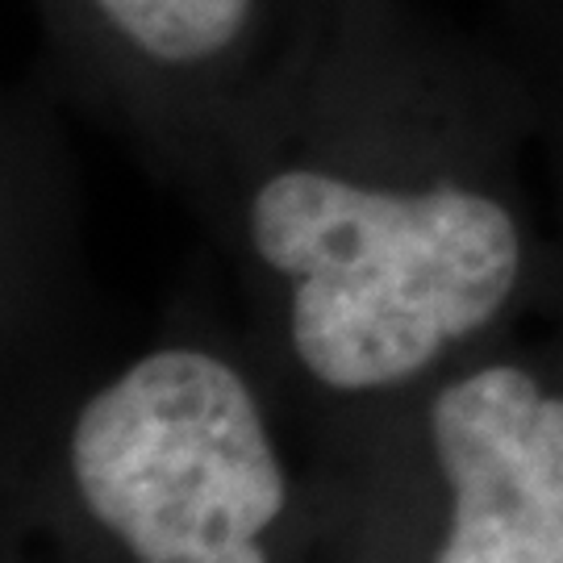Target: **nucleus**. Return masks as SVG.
Wrapping results in <instances>:
<instances>
[{"label": "nucleus", "instance_id": "obj_2", "mask_svg": "<svg viewBox=\"0 0 563 563\" xmlns=\"http://www.w3.org/2000/svg\"><path fill=\"white\" fill-rule=\"evenodd\" d=\"M71 472L139 563H267L288 497L246 376L197 342L151 346L80 405Z\"/></svg>", "mask_w": 563, "mask_h": 563}, {"label": "nucleus", "instance_id": "obj_4", "mask_svg": "<svg viewBox=\"0 0 563 563\" xmlns=\"http://www.w3.org/2000/svg\"><path fill=\"white\" fill-rule=\"evenodd\" d=\"M430 443L451 484L434 563H563V393L518 360L439 384Z\"/></svg>", "mask_w": 563, "mask_h": 563}, {"label": "nucleus", "instance_id": "obj_3", "mask_svg": "<svg viewBox=\"0 0 563 563\" xmlns=\"http://www.w3.org/2000/svg\"><path fill=\"white\" fill-rule=\"evenodd\" d=\"M46 76L201 176L301 51L318 0H30Z\"/></svg>", "mask_w": 563, "mask_h": 563}, {"label": "nucleus", "instance_id": "obj_5", "mask_svg": "<svg viewBox=\"0 0 563 563\" xmlns=\"http://www.w3.org/2000/svg\"><path fill=\"white\" fill-rule=\"evenodd\" d=\"M493 9L539 104V139L563 159V0H493Z\"/></svg>", "mask_w": 563, "mask_h": 563}, {"label": "nucleus", "instance_id": "obj_1", "mask_svg": "<svg viewBox=\"0 0 563 563\" xmlns=\"http://www.w3.org/2000/svg\"><path fill=\"white\" fill-rule=\"evenodd\" d=\"M526 139L539 104L501 38L418 0H318L301 51L201 180L230 192L292 363L367 397L430 376L522 297Z\"/></svg>", "mask_w": 563, "mask_h": 563}]
</instances>
